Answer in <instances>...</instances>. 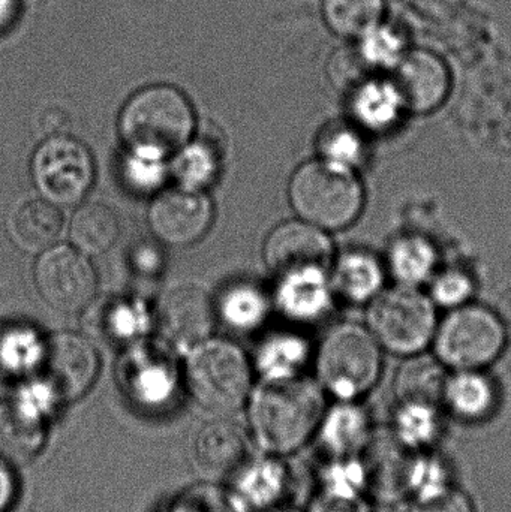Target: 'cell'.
<instances>
[{"mask_svg":"<svg viewBox=\"0 0 511 512\" xmlns=\"http://www.w3.org/2000/svg\"><path fill=\"white\" fill-rule=\"evenodd\" d=\"M434 408L404 405L398 415V429L407 444L428 442L435 433Z\"/></svg>","mask_w":511,"mask_h":512,"instance_id":"obj_37","label":"cell"},{"mask_svg":"<svg viewBox=\"0 0 511 512\" xmlns=\"http://www.w3.org/2000/svg\"><path fill=\"white\" fill-rule=\"evenodd\" d=\"M324 397L311 379H267L249 406L252 432L270 453L287 454L302 447L320 424Z\"/></svg>","mask_w":511,"mask_h":512,"instance_id":"obj_2","label":"cell"},{"mask_svg":"<svg viewBox=\"0 0 511 512\" xmlns=\"http://www.w3.org/2000/svg\"><path fill=\"white\" fill-rule=\"evenodd\" d=\"M120 227L116 213L101 203L84 204L69 227L72 243L84 255H101L116 245Z\"/></svg>","mask_w":511,"mask_h":512,"instance_id":"obj_24","label":"cell"},{"mask_svg":"<svg viewBox=\"0 0 511 512\" xmlns=\"http://www.w3.org/2000/svg\"><path fill=\"white\" fill-rule=\"evenodd\" d=\"M369 327L377 342L389 351L417 354L437 331L434 303L414 286L381 292L369 309Z\"/></svg>","mask_w":511,"mask_h":512,"instance_id":"obj_6","label":"cell"},{"mask_svg":"<svg viewBox=\"0 0 511 512\" xmlns=\"http://www.w3.org/2000/svg\"><path fill=\"white\" fill-rule=\"evenodd\" d=\"M279 301L291 318L300 321L320 318L332 301L327 271H308L281 279Z\"/></svg>","mask_w":511,"mask_h":512,"instance_id":"obj_23","label":"cell"},{"mask_svg":"<svg viewBox=\"0 0 511 512\" xmlns=\"http://www.w3.org/2000/svg\"><path fill=\"white\" fill-rule=\"evenodd\" d=\"M276 512H285V511H276Z\"/></svg>","mask_w":511,"mask_h":512,"instance_id":"obj_44","label":"cell"},{"mask_svg":"<svg viewBox=\"0 0 511 512\" xmlns=\"http://www.w3.org/2000/svg\"><path fill=\"white\" fill-rule=\"evenodd\" d=\"M446 402L459 417L480 420L494 409L497 393L491 381L476 370H461L447 382Z\"/></svg>","mask_w":511,"mask_h":512,"instance_id":"obj_27","label":"cell"},{"mask_svg":"<svg viewBox=\"0 0 511 512\" xmlns=\"http://www.w3.org/2000/svg\"><path fill=\"white\" fill-rule=\"evenodd\" d=\"M506 346V328L482 306L456 307L435 337L438 360L458 370H477L497 360Z\"/></svg>","mask_w":511,"mask_h":512,"instance_id":"obj_7","label":"cell"},{"mask_svg":"<svg viewBox=\"0 0 511 512\" xmlns=\"http://www.w3.org/2000/svg\"><path fill=\"white\" fill-rule=\"evenodd\" d=\"M224 310L233 327H254L266 315V300L255 289L237 288L228 294Z\"/></svg>","mask_w":511,"mask_h":512,"instance_id":"obj_35","label":"cell"},{"mask_svg":"<svg viewBox=\"0 0 511 512\" xmlns=\"http://www.w3.org/2000/svg\"><path fill=\"white\" fill-rule=\"evenodd\" d=\"M20 15V0H0V33L8 32Z\"/></svg>","mask_w":511,"mask_h":512,"instance_id":"obj_42","label":"cell"},{"mask_svg":"<svg viewBox=\"0 0 511 512\" xmlns=\"http://www.w3.org/2000/svg\"><path fill=\"white\" fill-rule=\"evenodd\" d=\"M447 378L444 364L431 357H414L402 364L395 390L404 405L437 408L446 402Z\"/></svg>","mask_w":511,"mask_h":512,"instance_id":"obj_21","label":"cell"},{"mask_svg":"<svg viewBox=\"0 0 511 512\" xmlns=\"http://www.w3.org/2000/svg\"><path fill=\"white\" fill-rule=\"evenodd\" d=\"M14 466L0 460V512H8L17 499V477Z\"/></svg>","mask_w":511,"mask_h":512,"instance_id":"obj_41","label":"cell"},{"mask_svg":"<svg viewBox=\"0 0 511 512\" xmlns=\"http://www.w3.org/2000/svg\"><path fill=\"white\" fill-rule=\"evenodd\" d=\"M321 11L324 23L335 35L359 39L383 23L386 0H323Z\"/></svg>","mask_w":511,"mask_h":512,"instance_id":"obj_25","label":"cell"},{"mask_svg":"<svg viewBox=\"0 0 511 512\" xmlns=\"http://www.w3.org/2000/svg\"><path fill=\"white\" fill-rule=\"evenodd\" d=\"M89 150L71 137L44 141L32 159V176L44 200L59 206H74L83 200L93 182Z\"/></svg>","mask_w":511,"mask_h":512,"instance_id":"obj_9","label":"cell"},{"mask_svg":"<svg viewBox=\"0 0 511 512\" xmlns=\"http://www.w3.org/2000/svg\"><path fill=\"white\" fill-rule=\"evenodd\" d=\"M173 171L182 188L200 191L216 179L218 162L209 147L194 144L183 147L177 153Z\"/></svg>","mask_w":511,"mask_h":512,"instance_id":"obj_34","label":"cell"},{"mask_svg":"<svg viewBox=\"0 0 511 512\" xmlns=\"http://www.w3.org/2000/svg\"><path fill=\"white\" fill-rule=\"evenodd\" d=\"M195 114L188 96L170 84H152L123 105L119 132L134 155L165 159L188 146Z\"/></svg>","mask_w":511,"mask_h":512,"instance_id":"obj_1","label":"cell"},{"mask_svg":"<svg viewBox=\"0 0 511 512\" xmlns=\"http://www.w3.org/2000/svg\"><path fill=\"white\" fill-rule=\"evenodd\" d=\"M248 451V436L233 421H209L195 436L194 456L198 468L215 480L242 471Z\"/></svg>","mask_w":511,"mask_h":512,"instance_id":"obj_16","label":"cell"},{"mask_svg":"<svg viewBox=\"0 0 511 512\" xmlns=\"http://www.w3.org/2000/svg\"><path fill=\"white\" fill-rule=\"evenodd\" d=\"M162 512H245V502L215 484H198L171 499Z\"/></svg>","mask_w":511,"mask_h":512,"instance_id":"obj_33","label":"cell"},{"mask_svg":"<svg viewBox=\"0 0 511 512\" xmlns=\"http://www.w3.org/2000/svg\"><path fill=\"white\" fill-rule=\"evenodd\" d=\"M474 292V283L468 274L461 270H447L438 274L432 283V298L444 307L464 306Z\"/></svg>","mask_w":511,"mask_h":512,"instance_id":"obj_36","label":"cell"},{"mask_svg":"<svg viewBox=\"0 0 511 512\" xmlns=\"http://www.w3.org/2000/svg\"><path fill=\"white\" fill-rule=\"evenodd\" d=\"M357 41L360 62L378 71H392L408 51L404 36L384 21Z\"/></svg>","mask_w":511,"mask_h":512,"instance_id":"obj_30","label":"cell"},{"mask_svg":"<svg viewBox=\"0 0 511 512\" xmlns=\"http://www.w3.org/2000/svg\"><path fill=\"white\" fill-rule=\"evenodd\" d=\"M62 230L63 216L59 207L44 198L21 204L12 215V237L30 254H42L53 248Z\"/></svg>","mask_w":511,"mask_h":512,"instance_id":"obj_20","label":"cell"},{"mask_svg":"<svg viewBox=\"0 0 511 512\" xmlns=\"http://www.w3.org/2000/svg\"><path fill=\"white\" fill-rule=\"evenodd\" d=\"M119 379L129 400L144 409L164 408L176 391L177 375L170 357L152 348L125 355Z\"/></svg>","mask_w":511,"mask_h":512,"instance_id":"obj_15","label":"cell"},{"mask_svg":"<svg viewBox=\"0 0 511 512\" xmlns=\"http://www.w3.org/2000/svg\"><path fill=\"white\" fill-rule=\"evenodd\" d=\"M380 343L356 324L333 328L318 355V375L327 390L350 400L371 390L380 376Z\"/></svg>","mask_w":511,"mask_h":512,"instance_id":"obj_5","label":"cell"},{"mask_svg":"<svg viewBox=\"0 0 511 512\" xmlns=\"http://www.w3.org/2000/svg\"><path fill=\"white\" fill-rule=\"evenodd\" d=\"M45 441L42 412L27 400L0 403V460L24 465L38 456Z\"/></svg>","mask_w":511,"mask_h":512,"instance_id":"obj_17","label":"cell"},{"mask_svg":"<svg viewBox=\"0 0 511 512\" xmlns=\"http://www.w3.org/2000/svg\"><path fill=\"white\" fill-rule=\"evenodd\" d=\"M323 433L333 453L350 456L368 441V423L362 409L353 405H342L333 409Z\"/></svg>","mask_w":511,"mask_h":512,"instance_id":"obj_29","label":"cell"},{"mask_svg":"<svg viewBox=\"0 0 511 512\" xmlns=\"http://www.w3.org/2000/svg\"><path fill=\"white\" fill-rule=\"evenodd\" d=\"M240 498L255 507H270L275 504L287 486V472L281 462L273 459L261 460L242 469Z\"/></svg>","mask_w":511,"mask_h":512,"instance_id":"obj_28","label":"cell"},{"mask_svg":"<svg viewBox=\"0 0 511 512\" xmlns=\"http://www.w3.org/2000/svg\"><path fill=\"white\" fill-rule=\"evenodd\" d=\"M309 346L302 337L285 334L269 340L260 355L261 369L267 379L299 375L308 360Z\"/></svg>","mask_w":511,"mask_h":512,"instance_id":"obj_31","label":"cell"},{"mask_svg":"<svg viewBox=\"0 0 511 512\" xmlns=\"http://www.w3.org/2000/svg\"><path fill=\"white\" fill-rule=\"evenodd\" d=\"M383 283V265L369 252H347L339 256L333 268V288L351 303H365L377 297Z\"/></svg>","mask_w":511,"mask_h":512,"instance_id":"obj_22","label":"cell"},{"mask_svg":"<svg viewBox=\"0 0 511 512\" xmlns=\"http://www.w3.org/2000/svg\"><path fill=\"white\" fill-rule=\"evenodd\" d=\"M333 245L321 228L305 221L285 222L267 237L264 261L279 280L308 271H327Z\"/></svg>","mask_w":511,"mask_h":512,"instance_id":"obj_11","label":"cell"},{"mask_svg":"<svg viewBox=\"0 0 511 512\" xmlns=\"http://www.w3.org/2000/svg\"><path fill=\"white\" fill-rule=\"evenodd\" d=\"M213 221V207L200 191L180 188L162 192L149 210L153 234L167 245L185 248L203 239Z\"/></svg>","mask_w":511,"mask_h":512,"instance_id":"obj_12","label":"cell"},{"mask_svg":"<svg viewBox=\"0 0 511 512\" xmlns=\"http://www.w3.org/2000/svg\"><path fill=\"white\" fill-rule=\"evenodd\" d=\"M410 512H474L473 505L465 493L443 489L420 496Z\"/></svg>","mask_w":511,"mask_h":512,"instance_id":"obj_39","label":"cell"},{"mask_svg":"<svg viewBox=\"0 0 511 512\" xmlns=\"http://www.w3.org/2000/svg\"><path fill=\"white\" fill-rule=\"evenodd\" d=\"M437 262V249L425 237L416 234L402 236L390 246V270L402 285L414 288L422 285L431 279Z\"/></svg>","mask_w":511,"mask_h":512,"instance_id":"obj_26","label":"cell"},{"mask_svg":"<svg viewBox=\"0 0 511 512\" xmlns=\"http://www.w3.org/2000/svg\"><path fill=\"white\" fill-rule=\"evenodd\" d=\"M288 195L300 219L321 230H342L353 224L365 203L354 171L324 159L302 165L291 177Z\"/></svg>","mask_w":511,"mask_h":512,"instance_id":"obj_3","label":"cell"},{"mask_svg":"<svg viewBox=\"0 0 511 512\" xmlns=\"http://www.w3.org/2000/svg\"><path fill=\"white\" fill-rule=\"evenodd\" d=\"M414 468L416 463L411 462L404 445L381 436L368 445L362 471L375 495L393 499L413 484Z\"/></svg>","mask_w":511,"mask_h":512,"instance_id":"obj_18","label":"cell"},{"mask_svg":"<svg viewBox=\"0 0 511 512\" xmlns=\"http://www.w3.org/2000/svg\"><path fill=\"white\" fill-rule=\"evenodd\" d=\"M309 512H369V508L357 495L356 487L327 483L324 492L312 502Z\"/></svg>","mask_w":511,"mask_h":512,"instance_id":"obj_38","label":"cell"},{"mask_svg":"<svg viewBox=\"0 0 511 512\" xmlns=\"http://www.w3.org/2000/svg\"><path fill=\"white\" fill-rule=\"evenodd\" d=\"M158 321L170 342L182 348H194L212 333L215 325L212 300L200 285L177 283L159 300Z\"/></svg>","mask_w":511,"mask_h":512,"instance_id":"obj_13","label":"cell"},{"mask_svg":"<svg viewBox=\"0 0 511 512\" xmlns=\"http://www.w3.org/2000/svg\"><path fill=\"white\" fill-rule=\"evenodd\" d=\"M161 159L144 158L134 155L128 162L129 180L138 189H155L161 182L164 168Z\"/></svg>","mask_w":511,"mask_h":512,"instance_id":"obj_40","label":"cell"},{"mask_svg":"<svg viewBox=\"0 0 511 512\" xmlns=\"http://www.w3.org/2000/svg\"><path fill=\"white\" fill-rule=\"evenodd\" d=\"M390 80L405 110L420 114L437 110L446 101L452 86L449 68L443 59L423 48L407 51L392 69Z\"/></svg>","mask_w":511,"mask_h":512,"instance_id":"obj_14","label":"cell"},{"mask_svg":"<svg viewBox=\"0 0 511 512\" xmlns=\"http://www.w3.org/2000/svg\"><path fill=\"white\" fill-rule=\"evenodd\" d=\"M318 152L324 161L354 170L365 159V141L356 126L330 123L320 134Z\"/></svg>","mask_w":511,"mask_h":512,"instance_id":"obj_32","label":"cell"},{"mask_svg":"<svg viewBox=\"0 0 511 512\" xmlns=\"http://www.w3.org/2000/svg\"><path fill=\"white\" fill-rule=\"evenodd\" d=\"M186 385L201 408L212 412L236 411L242 408L251 391V366L233 343L206 339L189 354Z\"/></svg>","mask_w":511,"mask_h":512,"instance_id":"obj_4","label":"cell"},{"mask_svg":"<svg viewBox=\"0 0 511 512\" xmlns=\"http://www.w3.org/2000/svg\"><path fill=\"white\" fill-rule=\"evenodd\" d=\"M500 315L511 324V288L507 289L501 297Z\"/></svg>","mask_w":511,"mask_h":512,"instance_id":"obj_43","label":"cell"},{"mask_svg":"<svg viewBox=\"0 0 511 512\" xmlns=\"http://www.w3.org/2000/svg\"><path fill=\"white\" fill-rule=\"evenodd\" d=\"M351 110L359 128L384 132L398 123L405 107L390 78L368 77L354 87Z\"/></svg>","mask_w":511,"mask_h":512,"instance_id":"obj_19","label":"cell"},{"mask_svg":"<svg viewBox=\"0 0 511 512\" xmlns=\"http://www.w3.org/2000/svg\"><path fill=\"white\" fill-rule=\"evenodd\" d=\"M35 283L51 309L68 315L86 309L98 288L89 259L71 246H53L42 252L36 262Z\"/></svg>","mask_w":511,"mask_h":512,"instance_id":"obj_10","label":"cell"},{"mask_svg":"<svg viewBox=\"0 0 511 512\" xmlns=\"http://www.w3.org/2000/svg\"><path fill=\"white\" fill-rule=\"evenodd\" d=\"M33 366L45 399L69 403L92 388L99 373V357L86 337L57 333L44 340Z\"/></svg>","mask_w":511,"mask_h":512,"instance_id":"obj_8","label":"cell"}]
</instances>
